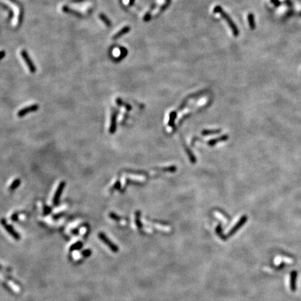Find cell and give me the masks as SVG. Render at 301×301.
<instances>
[{
	"instance_id": "2",
	"label": "cell",
	"mask_w": 301,
	"mask_h": 301,
	"mask_svg": "<svg viewBox=\"0 0 301 301\" xmlns=\"http://www.w3.org/2000/svg\"><path fill=\"white\" fill-rule=\"evenodd\" d=\"M0 223H1V224L2 225L3 227L4 228V229L8 232L9 234L13 238H15V240L17 241H19L20 239V236L19 235V233L13 229V227L11 225H10V224L7 222L6 219L1 218V220H0Z\"/></svg>"
},
{
	"instance_id": "9",
	"label": "cell",
	"mask_w": 301,
	"mask_h": 301,
	"mask_svg": "<svg viewBox=\"0 0 301 301\" xmlns=\"http://www.w3.org/2000/svg\"><path fill=\"white\" fill-rule=\"evenodd\" d=\"M297 277H298V273H297V271H293L291 272V275H290V288H291V290L293 292L296 291L297 289Z\"/></svg>"
},
{
	"instance_id": "15",
	"label": "cell",
	"mask_w": 301,
	"mask_h": 301,
	"mask_svg": "<svg viewBox=\"0 0 301 301\" xmlns=\"http://www.w3.org/2000/svg\"><path fill=\"white\" fill-rule=\"evenodd\" d=\"M226 139H227V136H222V137H220V138L213 139V140H211V141H210V142H208V144H209L210 146H212V145L215 144V143L220 142V141L226 140Z\"/></svg>"
},
{
	"instance_id": "1",
	"label": "cell",
	"mask_w": 301,
	"mask_h": 301,
	"mask_svg": "<svg viewBox=\"0 0 301 301\" xmlns=\"http://www.w3.org/2000/svg\"><path fill=\"white\" fill-rule=\"evenodd\" d=\"M214 12L216 13L220 14V15L222 16V17L224 18V20H225L226 23L229 25L230 29H231L232 32H233V36H238L239 31L238 30V28H237L236 25H235V23H233V20L231 19V18L229 17V15H228V14L226 13L224 11V10H222V8H221L220 6H216L215 8H214Z\"/></svg>"
},
{
	"instance_id": "4",
	"label": "cell",
	"mask_w": 301,
	"mask_h": 301,
	"mask_svg": "<svg viewBox=\"0 0 301 301\" xmlns=\"http://www.w3.org/2000/svg\"><path fill=\"white\" fill-rule=\"evenodd\" d=\"M20 54H21L22 58L24 59L25 62L27 64V66H28V68H29V70H30V72H32V73H34V72H36L35 65L34 64L33 62H32V60H31L30 57H29V54H27L26 50H22L20 52Z\"/></svg>"
},
{
	"instance_id": "22",
	"label": "cell",
	"mask_w": 301,
	"mask_h": 301,
	"mask_svg": "<svg viewBox=\"0 0 301 301\" xmlns=\"http://www.w3.org/2000/svg\"><path fill=\"white\" fill-rule=\"evenodd\" d=\"M51 211H52L51 208L49 207V206H45L44 207V215H48L49 213H51Z\"/></svg>"
},
{
	"instance_id": "18",
	"label": "cell",
	"mask_w": 301,
	"mask_h": 301,
	"mask_svg": "<svg viewBox=\"0 0 301 301\" xmlns=\"http://www.w3.org/2000/svg\"><path fill=\"white\" fill-rule=\"evenodd\" d=\"M220 130H204L202 132V135H213V134L218 133H220Z\"/></svg>"
},
{
	"instance_id": "14",
	"label": "cell",
	"mask_w": 301,
	"mask_h": 301,
	"mask_svg": "<svg viewBox=\"0 0 301 301\" xmlns=\"http://www.w3.org/2000/svg\"><path fill=\"white\" fill-rule=\"evenodd\" d=\"M83 244L82 243L80 242V241H79V242H77L76 243L73 244L70 247V252H72L74 251V250H78L79 249H81L82 247Z\"/></svg>"
},
{
	"instance_id": "17",
	"label": "cell",
	"mask_w": 301,
	"mask_h": 301,
	"mask_svg": "<svg viewBox=\"0 0 301 301\" xmlns=\"http://www.w3.org/2000/svg\"><path fill=\"white\" fill-rule=\"evenodd\" d=\"M216 233H217V235L219 236V237H220V238L223 239L224 241L226 240V237L225 236H224V234L222 233V227H221L220 224L216 227Z\"/></svg>"
},
{
	"instance_id": "21",
	"label": "cell",
	"mask_w": 301,
	"mask_h": 301,
	"mask_svg": "<svg viewBox=\"0 0 301 301\" xmlns=\"http://www.w3.org/2000/svg\"><path fill=\"white\" fill-rule=\"evenodd\" d=\"M110 218H112V220H116V221H119L121 220V217L119 216V215H117V214H115V213H110Z\"/></svg>"
},
{
	"instance_id": "11",
	"label": "cell",
	"mask_w": 301,
	"mask_h": 301,
	"mask_svg": "<svg viewBox=\"0 0 301 301\" xmlns=\"http://www.w3.org/2000/svg\"><path fill=\"white\" fill-rule=\"evenodd\" d=\"M21 184V180L20 179H16L13 181V183L11 184V186H9V191H14L16 188H18V187L20 186V185Z\"/></svg>"
},
{
	"instance_id": "23",
	"label": "cell",
	"mask_w": 301,
	"mask_h": 301,
	"mask_svg": "<svg viewBox=\"0 0 301 301\" xmlns=\"http://www.w3.org/2000/svg\"><path fill=\"white\" fill-rule=\"evenodd\" d=\"M91 254V250H84V251L83 252L82 255L85 257H88L90 256Z\"/></svg>"
},
{
	"instance_id": "19",
	"label": "cell",
	"mask_w": 301,
	"mask_h": 301,
	"mask_svg": "<svg viewBox=\"0 0 301 301\" xmlns=\"http://www.w3.org/2000/svg\"><path fill=\"white\" fill-rule=\"evenodd\" d=\"M176 116H177V115H176V112H172L171 115H170L169 121V126H172L174 125V120L176 119Z\"/></svg>"
},
{
	"instance_id": "13",
	"label": "cell",
	"mask_w": 301,
	"mask_h": 301,
	"mask_svg": "<svg viewBox=\"0 0 301 301\" xmlns=\"http://www.w3.org/2000/svg\"><path fill=\"white\" fill-rule=\"evenodd\" d=\"M99 18H100V19H101V20H102L103 23H105V25L106 26H108V27L111 26V25H112L111 22H110V20L108 19V18L105 15H104L103 13H101L99 15Z\"/></svg>"
},
{
	"instance_id": "10",
	"label": "cell",
	"mask_w": 301,
	"mask_h": 301,
	"mask_svg": "<svg viewBox=\"0 0 301 301\" xmlns=\"http://www.w3.org/2000/svg\"><path fill=\"white\" fill-rule=\"evenodd\" d=\"M130 27L129 26H126V27H124V28L121 29L119 32H118L117 33L113 36V39H119V38H120L122 36H124V34L128 33V32H130Z\"/></svg>"
},
{
	"instance_id": "8",
	"label": "cell",
	"mask_w": 301,
	"mask_h": 301,
	"mask_svg": "<svg viewBox=\"0 0 301 301\" xmlns=\"http://www.w3.org/2000/svg\"><path fill=\"white\" fill-rule=\"evenodd\" d=\"M117 114L118 112L116 110L114 109L113 112L112 114L111 118V124H110V133L113 134L116 131L117 129Z\"/></svg>"
},
{
	"instance_id": "24",
	"label": "cell",
	"mask_w": 301,
	"mask_h": 301,
	"mask_svg": "<svg viewBox=\"0 0 301 301\" xmlns=\"http://www.w3.org/2000/svg\"><path fill=\"white\" fill-rule=\"evenodd\" d=\"M18 214H17V213H14L11 217V220L13 221H16L18 220Z\"/></svg>"
},
{
	"instance_id": "16",
	"label": "cell",
	"mask_w": 301,
	"mask_h": 301,
	"mask_svg": "<svg viewBox=\"0 0 301 301\" xmlns=\"http://www.w3.org/2000/svg\"><path fill=\"white\" fill-rule=\"evenodd\" d=\"M140 213H139V211H137V213H136V215H135V222H136V224H137V227L139 228V229H142V224H141V222H140Z\"/></svg>"
},
{
	"instance_id": "28",
	"label": "cell",
	"mask_w": 301,
	"mask_h": 301,
	"mask_svg": "<svg viewBox=\"0 0 301 301\" xmlns=\"http://www.w3.org/2000/svg\"><path fill=\"white\" fill-rule=\"evenodd\" d=\"M130 1H131V3H132V2H133V0H130Z\"/></svg>"
},
{
	"instance_id": "7",
	"label": "cell",
	"mask_w": 301,
	"mask_h": 301,
	"mask_svg": "<svg viewBox=\"0 0 301 301\" xmlns=\"http://www.w3.org/2000/svg\"><path fill=\"white\" fill-rule=\"evenodd\" d=\"M247 220H248V217L246 216V215H243V216L240 219V220H239L238 222H237L236 224V225L233 226V227H232L231 229V230H230V231L228 232L227 236L228 237H230V236H233V234H234L236 232L238 231V230L240 229L241 226L243 225L246 222V221H247Z\"/></svg>"
},
{
	"instance_id": "26",
	"label": "cell",
	"mask_w": 301,
	"mask_h": 301,
	"mask_svg": "<svg viewBox=\"0 0 301 301\" xmlns=\"http://www.w3.org/2000/svg\"><path fill=\"white\" fill-rule=\"evenodd\" d=\"M150 18V16L148 15V14H147V15H146L144 16V20L145 21H148V20H149Z\"/></svg>"
},
{
	"instance_id": "12",
	"label": "cell",
	"mask_w": 301,
	"mask_h": 301,
	"mask_svg": "<svg viewBox=\"0 0 301 301\" xmlns=\"http://www.w3.org/2000/svg\"><path fill=\"white\" fill-rule=\"evenodd\" d=\"M248 23H249L250 27L251 30H255V18L252 13H249L248 16Z\"/></svg>"
},
{
	"instance_id": "20",
	"label": "cell",
	"mask_w": 301,
	"mask_h": 301,
	"mask_svg": "<svg viewBox=\"0 0 301 301\" xmlns=\"http://www.w3.org/2000/svg\"><path fill=\"white\" fill-rule=\"evenodd\" d=\"M116 102H117V103L119 105H124L127 109H128V110H130V109H131V108H130L129 105H127V104H126V103H124L120 98H117V101H116Z\"/></svg>"
},
{
	"instance_id": "6",
	"label": "cell",
	"mask_w": 301,
	"mask_h": 301,
	"mask_svg": "<svg viewBox=\"0 0 301 301\" xmlns=\"http://www.w3.org/2000/svg\"><path fill=\"white\" fill-rule=\"evenodd\" d=\"M39 106L37 104H34L32 105L27 106L26 108L21 109L19 112H18V116L19 117H23L24 116L28 115V114L32 113V112H36L39 110Z\"/></svg>"
},
{
	"instance_id": "5",
	"label": "cell",
	"mask_w": 301,
	"mask_h": 301,
	"mask_svg": "<svg viewBox=\"0 0 301 301\" xmlns=\"http://www.w3.org/2000/svg\"><path fill=\"white\" fill-rule=\"evenodd\" d=\"M65 186H66V183L64 181H61L60 184H59V186H58L57 190H56L55 193H54L53 200H52V203H53L54 206H57L59 204V199H60L61 196L62 195L63 190H64Z\"/></svg>"
},
{
	"instance_id": "25",
	"label": "cell",
	"mask_w": 301,
	"mask_h": 301,
	"mask_svg": "<svg viewBox=\"0 0 301 301\" xmlns=\"http://www.w3.org/2000/svg\"><path fill=\"white\" fill-rule=\"evenodd\" d=\"M120 186H121L120 182H119V181H117V182L115 184V187H114V188H115V189H119V188H120Z\"/></svg>"
},
{
	"instance_id": "27",
	"label": "cell",
	"mask_w": 301,
	"mask_h": 301,
	"mask_svg": "<svg viewBox=\"0 0 301 301\" xmlns=\"http://www.w3.org/2000/svg\"><path fill=\"white\" fill-rule=\"evenodd\" d=\"M3 270V267L1 266V265H0V271H2Z\"/></svg>"
},
{
	"instance_id": "3",
	"label": "cell",
	"mask_w": 301,
	"mask_h": 301,
	"mask_svg": "<svg viewBox=\"0 0 301 301\" xmlns=\"http://www.w3.org/2000/svg\"><path fill=\"white\" fill-rule=\"evenodd\" d=\"M98 238L101 239V240L106 245L108 246V247L110 248V249L111 250L112 252H113L116 253V252H119V248H118V246L117 245H115V243H114L112 241H110V239L104 233H102V232L99 233Z\"/></svg>"
}]
</instances>
